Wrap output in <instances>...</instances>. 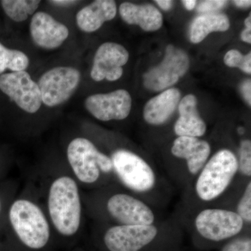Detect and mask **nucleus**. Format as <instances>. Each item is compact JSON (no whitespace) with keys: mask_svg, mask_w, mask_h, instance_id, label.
Returning <instances> with one entry per match:
<instances>
[{"mask_svg":"<svg viewBox=\"0 0 251 251\" xmlns=\"http://www.w3.org/2000/svg\"><path fill=\"white\" fill-rule=\"evenodd\" d=\"M80 73L75 68L57 67L44 73L38 82L42 103L55 107L67 101L80 82Z\"/></svg>","mask_w":251,"mask_h":251,"instance_id":"nucleus-5","label":"nucleus"},{"mask_svg":"<svg viewBox=\"0 0 251 251\" xmlns=\"http://www.w3.org/2000/svg\"><path fill=\"white\" fill-rule=\"evenodd\" d=\"M117 14V4L112 0H97L82 8L76 15L79 29L84 32L98 30L105 22L112 21Z\"/></svg>","mask_w":251,"mask_h":251,"instance_id":"nucleus-17","label":"nucleus"},{"mask_svg":"<svg viewBox=\"0 0 251 251\" xmlns=\"http://www.w3.org/2000/svg\"><path fill=\"white\" fill-rule=\"evenodd\" d=\"M111 160L113 169L126 187L137 192H146L154 186V173L141 157L119 150L112 155Z\"/></svg>","mask_w":251,"mask_h":251,"instance_id":"nucleus-6","label":"nucleus"},{"mask_svg":"<svg viewBox=\"0 0 251 251\" xmlns=\"http://www.w3.org/2000/svg\"><path fill=\"white\" fill-rule=\"evenodd\" d=\"M241 173L245 176L251 175V142L249 140L242 141L239 148V161H238Z\"/></svg>","mask_w":251,"mask_h":251,"instance_id":"nucleus-24","label":"nucleus"},{"mask_svg":"<svg viewBox=\"0 0 251 251\" xmlns=\"http://www.w3.org/2000/svg\"><path fill=\"white\" fill-rule=\"evenodd\" d=\"M158 234L152 226H115L107 231L104 242L110 251H139L150 244Z\"/></svg>","mask_w":251,"mask_h":251,"instance_id":"nucleus-12","label":"nucleus"},{"mask_svg":"<svg viewBox=\"0 0 251 251\" xmlns=\"http://www.w3.org/2000/svg\"><path fill=\"white\" fill-rule=\"evenodd\" d=\"M172 153L187 162L188 171L197 175L204 166L211 153L209 144L194 137H178L173 143Z\"/></svg>","mask_w":251,"mask_h":251,"instance_id":"nucleus-15","label":"nucleus"},{"mask_svg":"<svg viewBox=\"0 0 251 251\" xmlns=\"http://www.w3.org/2000/svg\"><path fill=\"white\" fill-rule=\"evenodd\" d=\"M181 2L184 5L186 9L189 10V11L194 9L196 7V4H197V1H195V0H184Z\"/></svg>","mask_w":251,"mask_h":251,"instance_id":"nucleus-33","label":"nucleus"},{"mask_svg":"<svg viewBox=\"0 0 251 251\" xmlns=\"http://www.w3.org/2000/svg\"><path fill=\"white\" fill-rule=\"evenodd\" d=\"M234 4L240 8L250 7L251 5V1L250 0H236L233 1Z\"/></svg>","mask_w":251,"mask_h":251,"instance_id":"nucleus-32","label":"nucleus"},{"mask_svg":"<svg viewBox=\"0 0 251 251\" xmlns=\"http://www.w3.org/2000/svg\"><path fill=\"white\" fill-rule=\"evenodd\" d=\"M221 251H251V239L249 238L235 239L226 244Z\"/></svg>","mask_w":251,"mask_h":251,"instance_id":"nucleus-26","label":"nucleus"},{"mask_svg":"<svg viewBox=\"0 0 251 251\" xmlns=\"http://www.w3.org/2000/svg\"><path fill=\"white\" fill-rule=\"evenodd\" d=\"M0 90L28 113H35L42 105L39 86L25 71L0 75Z\"/></svg>","mask_w":251,"mask_h":251,"instance_id":"nucleus-9","label":"nucleus"},{"mask_svg":"<svg viewBox=\"0 0 251 251\" xmlns=\"http://www.w3.org/2000/svg\"><path fill=\"white\" fill-rule=\"evenodd\" d=\"M129 53L120 44L104 43L94 55L91 77L97 82L103 80L116 81L123 75V67L128 62Z\"/></svg>","mask_w":251,"mask_h":251,"instance_id":"nucleus-11","label":"nucleus"},{"mask_svg":"<svg viewBox=\"0 0 251 251\" xmlns=\"http://www.w3.org/2000/svg\"><path fill=\"white\" fill-rule=\"evenodd\" d=\"M110 215L126 226H151L154 214L146 204L126 194H116L107 204Z\"/></svg>","mask_w":251,"mask_h":251,"instance_id":"nucleus-13","label":"nucleus"},{"mask_svg":"<svg viewBox=\"0 0 251 251\" xmlns=\"http://www.w3.org/2000/svg\"><path fill=\"white\" fill-rule=\"evenodd\" d=\"M0 209H1V203H0Z\"/></svg>","mask_w":251,"mask_h":251,"instance_id":"nucleus-35","label":"nucleus"},{"mask_svg":"<svg viewBox=\"0 0 251 251\" xmlns=\"http://www.w3.org/2000/svg\"><path fill=\"white\" fill-rule=\"evenodd\" d=\"M67 158L77 179L86 184L97 181L100 171L108 173L113 170L111 158L86 138H77L71 142Z\"/></svg>","mask_w":251,"mask_h":251,"instance_id":"nucleus-4","label":"nucleus"},{"mask_svg":"<svg viewBox=\"0 0 251 251\" xmlns=\"http://www.w3.org/2000/svg\"><path fill=\"white\" fill-rule=\"evenodd\" d=\"M179 117L175 125L178 136L198 137L205 134L206 126L198 110V100L193 94H188L179 105Z\"/></svg>","mask_w":251,"mask_h":251,"instance_id":"nucleus-16","label":"nucleus"},{"mask_svg":"<svg viewBox=\"0 0 251 251\" xmlns=\"http://www.w3.org/2000/svg\"><path fill=\"white\" fill-rule=\"evenodd\" d=\"M120 14L125 22L140 26L145 31H156L163 25V16L152 4L124 2L120 5Z\"/></svg>","mask_w":251,"mask_h":251,"instance_id":"nucleus-18","label":"nucleus"},{"mask_svg":"<svg viewBox=\"0 0 251 251\" xmlns=\"http://www.w3.org/2000/svg\"><path fill=\"white\" fill-rule=\"evenodd\" d=\"M50 2L57 5V6H69L76 4L78 1H73V0L72 1H70V0H56V1H50Z\"/></svg>","mask_w":251,"mask_h":251,"instance_id":"nucleus-31","label":"nucleus"},{"mask_svg":"<svg viewBox=\"0 0 251 251\" xmlns=\"http://www.w3.org/2000/svg\"><path fill=\"white\" fill-rule=\"evenodd\" d=\"M10 222L21 242L27 247L40 249L50 238L49 225L44 213L34 203L18 200L11 205Z\"/></svg>","mask_w":251,"mask_h":251,"instance_id":"nucleus-3","label":"nucleus"},{"mask_svg":"<svg viewBox=\"0 0 251 251\" xmlns=\"http://www.w3.org/2000/svg\"><path fill=\"white\" fill-rule=\"evenodd\" d=\"M39 0H2L1 5L5 14L15 22L25 21L39 7Z\"/></svg>","mask_w":251,"mask_h":251,"instance_id":"nucleus-21","label":"nucleus"},{"mask_svg":"<svg viewBox=\"0 0 251 251\" xmlns=\"http://www.w3.org/2000/svg\"><path fill=\"white\" fill-rule=\"evenodd\" d=\"M240 91L244 99L249 105H251V79L244 81L240 85Z\"/></svg>","mask_w":251,"mask_h":251,"instance_id":"nucleus-28","label":"nucleus"},{"mask_svg":"<svg viewBox=\"0 0 251 251\" xmlns=\"http://www.w3.org/2000/svg\"><path fill=\"white\" fill-rule=\"evenodd\" d=\"M227 1L222 0H208L202 1L198 6V11L201 13H212L213 11H218L222 9L226 4Z\"/></svg>","mask_w":251,"mask_h":251,"instance_id":"nucleus-27","label":"nucleus"},{"mask_svg":"<svg viewBox=\"0 0 251 251\" xmlns=\"http://www.w3.org/2000/svg\"><path fill=\"white\" fill-rule=\"evenodd\" d=\"M226 66L232 68H239L242 72L251 74V53L243 55L237 50H230L224 57Z\"/></svg>","mask_w":251,"mask_h":251,"instance_id":"nucleus-23","label":"nucleus"},{"mask_svg":"<svg viewBox=\"0 0 251 251\" xmlns=\"http://www.w3.org/2000/svg\"><path fill=\"white\" fill-rule=\"evenodd\" d=\"M50 215L54 227L64 236L76 233L80 225L81 203L75 181L62 176L51 185L49 196Z\"/></svg>","mask_w":251,"mask_h":251,"instance_id":"nucleus-1","label":"nucleus"},{"mask_svg":"<svg viewBox=\"0 0 251 251\" xmlns=\"http://www.w3.org/2000/svg\"><path fill=\"white\" fill-rule=\"evenodd\" d=\"M155 2L157 3V4L165 11L171 10L173 4V1H170V0H156Z\"/></svg>","mask_w":251,"mask_h":251,"instance_id":"nucleus-30","label":"nucleus"},{"mask_svg":"<svg viewBox=\"0 0 251 251\" xmlns=\"http://www.w3.org/2000/svg\"><path fill=\"white\" fill-rule=\"evenodd\" d=\"M29 64L27 54L18 50L9 49L0 43V75L6 70L23 72Z\"/></svg>","mask_w":251,"mask_h":251,"instance_id":"nucleus-22","label":"nucleus"},{"mask_svg":"<svg viewBox=\"0 0 251 251\" xmlns=\"http://www.w3.org/2000/svg\"><path fill=\"white\" fill-rule=\"evenodd\" d=\"M239 133H241V134H242V133H244V129H243V128H239Z\"/></svg>","mask_w":251,"mask_h":251,"instance_id":"nucleus-34","label":"nucleus"},{"mask_svg":"<svg viewBox=\"0 0 251 251\" xmlns=\"http://www.w3.org/2000/svg\"><path fill=\"white\" fill-rule=\"evenodd\" d=\"M246 28L241 34V39L248 44H251V15H249L245 20Z\"/></svg>","mask_w":251,"mask_h":251,"instance_id":"nucleus-29","label":"nucleus"},{"mask_svg":"<svg viewBox=\"0 0 251 251\" xmlns=\"http://www.w3.org/2000/svg\"><path fill=\"white\" fill-rule=\"evenodd\" d=\"M132 106L130 94L125 90L96 94L86 99L85 107L92 116L103 122L125 120Z\"/></svg>","mask_w":251,"mask_h":251,"instance_id":"nucleus-10","label":"nucleus"},{"mask_svg":"<svg viewBox=\"0 0 251 251\" xmlns=\"http://www.w3.org/2000/svg\"><path fill=\"white\" fill-rule=\"evenodd\" d=\"M238 215L243 221H251V183H249L237 206Z\"/></svg>","mask_w":251,"mask_h":251,"instance_id":"nucleus-25","label":"nucleus"},{"mask_svg":"<svg viewBox=\"0 0 251 251\" xmlns=\"http://www.w3.org/2000/svg\"><path fill=\"white\" fill-rule=\"evenodd\" d=\"M196 227L202 237L221 242L239 234L244 227V221L234 211L207 209L196 217Z\"/></svg>","mask_w":251,"mask_h":251,"instance_id":"nucleus-8","label":"nucleus"},{"mask_svg":"<svg viewBox=\"0 0 251 251\" xmlns=\"http://www.w3.org/2000/svg\"><path fill=\"white\" fill-rule=\"evenodd\" d=\"M180 99L181 92L178 89L165 90L146 103L144 108V119L150 125H163L175 112Z\"/></svg>","mask_w":251,"mask_h":251,"instance_id":"nucleus-19","label":"nucleus"},{"mask_svg":"<svg viewBox=\"0 0 251 251\" xmlns=\"http://www.w3.org/2000/svg\"><path fill=\"white\" fill-rule=\"evenodd\" d=\"M239 169L237 157L228 150H220L209 160L196 185V193L202 201H211L227 189Z\"/></svg>","mask_w":251,"mask_h":251,"instance_id":"nucleus-2","label":"nucleus"},{"mask_svg":"<svg viewBox=\"0 0 251 251\" xmlns=\"http://www.w3.org/2000/svg\"><path fill=\"white\" fill-rule=\"evenodd\" d=\"M29 31L36 45L46 50L58 49L69 37L67 26L45 12H37L31 18Z\"/></svg>","mask_w":251,"mask_h":251,"instance_id":"nucleus-14","label":"nucleus"},{"mask_svg":"<svg viewBox=\"0 0 251 251\" xmlns=\"http://www.w3.org/2000/svg\"><path fill=\"white\" fill-rule=\"evenodd\" d=\"M189 64L187 54L183 50L173 45L168 46L163 61L144 74V86L154 92L168 88L184 76Z\"/></svg>","mask_w":251,"mask_h":251,"instance_id":"nucleus-7","label":"nucleus"},{"mask_svg":"<svg viewBox=\"0 0 251 251\" xmlns=\"http://www.w3.org/2000/svg\"><path fill=\"white\" fill-rule=\"evenodd\" d=\"M230 27L228 17L219 13H208L193 20L189 30L190 41L199 44L212 32L226 31Z\"/></svg>","mask_w":251,"mask_h":251,"instance_id":"nucleus-20","label":"nucleus"}]
</instances>
